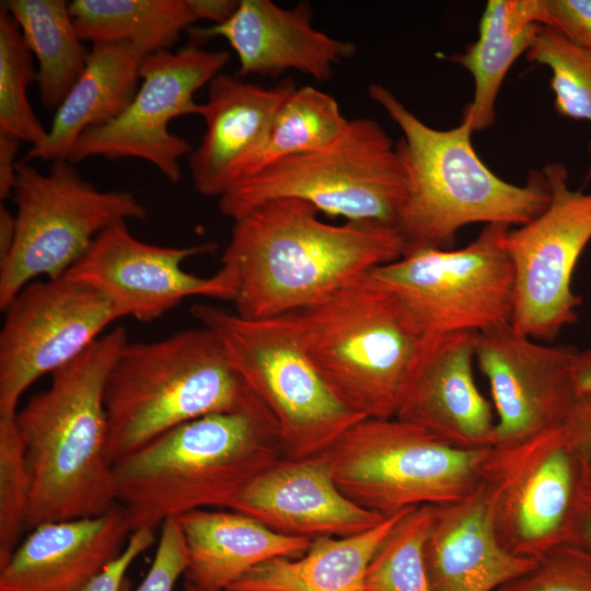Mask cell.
<instances>
[{
    "label": "cell",
    "mask_w": 591,
    "mask_h": 591,
    "mask_svg": "<svg viewBox=\"0 0 591 591\" xmlns=\"http://www.w3.org/2000/svg\"><path fill=\"white\" fill-rule=\"evenodd\" d=\"M298 198L269 200L233 220L219 271L235 313L250 320L305 309L351 280L404 255L396 228L332 224Z\"/></svg>",
    "instance_id": "obj_1"
},
{
    "label": "cell",
    "mask_w": 591,
    "mask_h": 591,
    "mask_svg": "<svg viewBox=\"0 0 591 591\" xmlns=\"http://www.w3.org/2000/svg\"><path fill=\"white\" fill-rule=\"evenodd\" d=\"M127 343L124 327L101 336L16 413L32 482L27 526L100 515L117 503L104 396Z\"/></svg>",
    "instance_id": "obj_2"
},
{
    "label": "cell",
    "mask_w": 591,
    "mask_h": 591,
    "mask_svg": "<svg viewBox=\"0 0 591 591\" xmlns=\"http://www.w3.org/2000/svg\"><path fill=\"white\" fill-rule=\"evenodd\" d=\"M283 459L276 424L262 403L182 424L112 465L116 501L131 532L170 517L230 508Z\"/></svg>",
    "instance_id": "obj_3"
},
{
    "label": "cell",
    "mask_w": 591,
    "mask_h": 591,
    "mask_svg": "<svg viewBox=\"0 0 591 591\" xmlns=\"http://www.w3.org/2000/svg\"><path fill=\"white\" fill-rule=\"evenodd\" d=\"M368 93L403 135L396 147L406 173V198L396 230L404 255L450 250L457 231L473 223L523 225L547 207L551 195L542 171L532 170L525 185L508 183L479 159L467 124L436 129L383 84L371 83Z\"/></svg>",
    "instance_id": "obj_4"
},
{
    "label": "cell",
    "mask_w": 591,
    "mask_h": 591,
    "mask_svg": "<svg viewBox=\"0 0 591 591\" xmlns=\"http://www.w3.org/2000/svg\"><path fill=\"white\" fill-rule=\"evenodd\" d=\"M104 402L112 465L182 424L260 403L205 326L127 343L107 376Z\"/></svg>",
    "instance_id": "obj_5"
},
{
    "label": "cell",
    "mask_w": 591,
    "mask_h": 591,
    "mask_svg": "<svg viewBox=\"0 0 591 591\" xmlns=\"http://www.w3.org/2000/svg\"><path fill=\"white\" fill-rule=\"evenodd\" d=\"M289 315L346 406L363 418L395 417L425 335L393 290L369 271Z\"/></svg>",
    "instance_id": "obj_6"
},
{
    "label": "cell",
    "mask_w": 591,
    "mask_h": 591,
    "mask_svg": "<svg viewBox=\"0 0 591 591\" xmlns=\"http://www.w3.org/2000/svg\"><path fill=\"white\" fill-rule=\"evenodd\" d=\"M190 313L216 335L234 369L273 417L283 457L321 454L364 419L327 385L289 314L250 320L213 304H195Z\"/></svg>",
    "instance_id": "obj_7"
},
{
    "label": "cell",
    "mask_w": 591,
    "mask_h": 591,
    "mask_svg": "<svg viewBox=\"0 0 591 591\" xmlns=\"http://www.w3.org/2000/svg\"><path fill=\"white\" fill-rule=\"evenodd\" d=\"M298 198L351 222L396 228L406 198V173L396 143L370 117L349 119L325 149L279 161L219 198L232 220L269 200Z\"/></svg>",
    "instance_id": "obj_8"
},
{
    "label": "cell",
    "mask_w": 591,
    "mask_h": 591,
    "mask_svg": "<svg viewBox=\"0 0 591 591\" xmlns=\"http://www.w3.org/2000/svg\"><path fill=\"white\" fill-rule=\"evenodd\" d=\"M487 449H456L392 417L358 421L324 453L348 499L390 517L472 494L482 484L480 462Z\"/></svg>",
    "instance_id": "obj_9"
},
{
    "label": "cell",
    "mask_w": 591,
    "mask_h": 591,
    "mask_svg": "<svg viewBox=\"0 0 591 591\" xmlns=\"http://www.w3.org/2000/svg\"><path fill=\"white\" fill-rule=\"evenodd\" d=\"M12 198L15 239L0 263L2 311L36 277H63L111 224L148 215L132 193L99 189L67 159L51 161L47 173L18 161Z\"/></svg>",
    "instance_id": "obj_10"
},
{
    "label": "cell",
    "mask_w": 591,
    "mask_h": 591,
    "mask_svg": "<svg viewBox=\"0 0 591 591\" xmlns=\"http://www.w3.org/2000/svg\"><path fill=\"white\" fill-rule=\"evenodd\" d=\"M509 229L486 224L465 247L416 251L370 273L403 301L425 337L511 323L514 271L503 243Z\"/></svg>",
    "instance_id": "obj_11"
},
{
    "label": "cell",
    "mask_w": 591,
    "mask_h": 591,
    "mask_svg": "<svg viewBox=\"0 0 591 591\" xmlns=\"http://www.w3.org/2000/svg\"><path fill=\"white\" fill-rule=\"evenodd\" d=\"M590 467L564 428L488 448L480 480L501 546L514 556L537 559L566 542L573 502Z\"/></svg>",
    "instance_id": "obj_12"
},
{
    "label": "cell",
    "mask_w": 591,
    "mask_h": 591,
    "mask_svg": "<svg viewBox=\"0 0 591 591\" xmlns=\"http://www.w3.org/2000/svg\"><path fill=\"white\" fill-rule=\"evenodd\" d=\"M542 172L551 195L547 207L509 229L503 243L514 271L511 324L533 339L549 341L578 318L580 300L571 279L591 241V193L569 187L561 162H551Z\"/></svg>",
    "instance_id": "obj_13"
},
{
    "label": "cell",
    "mask_w": 591,
    "mask_h": 591,
    "mask_svg": "<svg viewBox=\"0 0 591 591\" xmlns=\"http://www.w3.org/2000/svg\"><path fill=\"white\" fill-rule=\"evenodd\" d=\"M227 50H207L190 43L176 51L148 55L140 68L142 82L125 111L112 121L85 130L68 160L92 157L138 158L154 165L173 184L182 179L181 160L192 144L169 129L176 117L198 115L195 93L208 85L230 61Z\"/></svg>",
    "instance_id": "obj_14"
},
{
    "label": "cell",
    "mask_w": 591,
    "mask_h": 591,
    "mask_svg": "<svg viewBox=\"0 0 591 591\" xmlns=\"http://www.w3.org/2000/svg\"><path fill=\"white\" fill-rule=\"evenodd\" d=\"M0 332V417L16 416L38 378L81 355L121 311L93 287L67 277L32 281L4 310Z\"/></svg>",
    "instance_id": "obj_15"
},
{
    "label": "cell",
    "mask_w": 591,
    "mask_h": 591,
    "mask_svg": "<svg viewBox=\"0 0 591 591\" xmlns=\"http://www.w3.org/2000/svg\"><path fill=\"white\" fill-rule=\"evenodd\" d=\"M475 360L498 415L494 445L564 427L580 393L584 352L538 344L507 323L477 332Z\"/></svg>",
    "instance_id": "obj_16"
},
{
    "label": "cell",
    "mask_w": 591,
    "mask_h": 591,
    "mask_svg": "<svg viewBox=\"0 0 591 591\" xmlns=\"http://www.w3.org/2000/svg\"><path fill=\"white\" fill-rule=\"evenodd\" d=\"M215 248L212 242L185 247L149 244L120 220L96 236L65 277L95 288L124 316L152 322L189 297L232 301V288L221 271L205 278L183 269L187 258Z\"/></svg>",
    "instance_id": "obj_17"
},
{
    "label": "cell",
    "mask_w": 591,
    "mask_h": 591,
    "mask_svg": "<svg viewBox=\"0 0 591 591\" xmlns=\"http://www.w3.org/2000/svg\"><path fill=\"white\" fill-rule=\"evenodd\" d=\"M476 335L426 336L395 415L461 450L487 449L495 441L493 409L474 378Z\"/></svg>",
    "instance_id": "obj_18"
},
{
    "label": "cell",
    "mask_w": 591,
    "mask_h": 591,
    "mask_svg": "<svg viewBox=\"0 0 591 591\" xmlns=\"http://www.w3.org/2000/svg\"><path fill=\"white\" fill-rule=\"evenodd\" d=\"M188 31L195 44L213 37L225 39L239 59L237 77H278L293 70L326 81L336 66L357 51L354 43L314 27L308 2L285 9L270 0H240L225 22Z\"/></svg>",
    "instance_id": "obj_19"
},
{
    "label": "cell",
    "mask_w": 591,
    "mask_h": 591,
    "mask_svg": "<svg viewBox=\"0 0 591 591\" xmlns=\"http://www.w3.org/2000/svg\"><path fill=\"white\" fill-rule=\"evenodd\" d=\"M296 89L291 79L273 88L225 72L211 80L198 114L205 132L188 155L193 185L199 194L220 198L244 181L276 114Z\"/></svg>",
    "instance_id": "obj_20"
},
{
    "label": "cell",
    "mask_w": 591,
    "mask_h": 591,
    "mask_svg": "<svg viewBox=\"0 0 591 591\" xmlns=\"http://www.w3.org/2000/svg\"><path fill=\"white\" fill-rule=\"evenodd\" d=\"M229 509L277 533L310 541L360 534L387 518L361 508L339 490L324 452L305 459H281Z\"/></svg>",
    "instance_id": "obj_21"
},
{
    "label": "cell",
    "mask_w": 591,
    "mask_h": 591,
    "mask_svg": "<svg viewBox=\"0 0 591 591\" xmlns=\"http://www.w3.org/2000/svg\"><path fill=\"white\" fill-rule=\"evenodd\" d=\"M131 533L119 503L100 515L39 524L0 567V591H82Z\"/></svg>",
    "instance_id": "obj_22"
},
{
    "label": "cell",
    "mask_w": 591,
    "mask_h": 591,
    "mask_svg": "<svg viewBox=\"0 0 591 591\" xmlns=\"http://www.w3.org/2000/svg\"><path fill=\"white\" fill-rule=\"evenodd\" d=\"M424 560L432 591H496L536 563L498 542L483 483L457 501L433 506Z\"/></svg>",
    "instance_id": "obj_23"
},
{
    "label": "cell",
    "mask_w": 591,
    "mask_h": 591,
    "mask_svg": "<svg viewBox=\"0 0 591 591\" xmlns=\"http://www.w3.org/2000/svg\"><path fill=\"white\" fill-rule=\"evenodd\" d=\"M178 521L187 557L185 582L209 591L225 590L264 561L301 557L312 542L277 533L235 510L194 509Z\"/></svg>",
    "instance_id": "obj_24"
},
{
    "label": "cell",
    "mask_w": 591,
    "mask_h": 591,
    "mask_svg": "<svg viewBox=\"0 0 591 591\" xmlns=\"http://www.w3.org/2000/svg\"><path fill=\"white\" fill-rule=\"evenodd\" d=\"M148 54L128 42L92 44L86 65L57 107L46 139L23 160L67 159L79 137L105 125L130 104L139 89L140 68Z\"/></svg>",
    "instance_id": "obj_25"
},
{
    "label": "cell",
    "mask_w": 591,
    "mask_h": 591,
    "mask_svg": "<svg viewBox=\"0 0 591 591\" xmlns=\"http://www.w3.org/2000/svg\"><path fill=\"white\" fill-rule=\"evenodd\" d=\"M406 510L360 534L315 538L301 557L264 561L225 591H366L373 555Z\"/></svg>",
    "instance_id": "obj_26"
},
{
    "label": "cell",
    "mask_w": 591,
    "mask_h": 591,
    "mask_svg": "<svg viewBox=\"0 0 591 591\" xmlns=\"http://www.w3.org/2000/svg\"><path fill=\"white\" fill-rule=\"evenodd\" d=\"M541 26L540 0H489L477 39L464 53L447 57L473 77L474 95L462 116L473 132L494 125L503 79L512 63L528 51Z\"/></svg>",
    "instance_id": "obj_27"
},
{
    "label": "cell",
    "mask_w": 591,
    "mask_h": 591,
    "mask_svg": "<svg viewBox=\"0 0 591 591\" xmlns=\"http://www.w3.org/2000/svg\"><path fill=\"white\" fill-rule=\"evenodd\" d=\"M36 59L38 96L46 109H57L82 73L89 57L65 0H5Z\"/></svg>",
    "instance_id": "obj_28"
},
{
    "label": "cell",
    "mask_w": 591,
    "mask_h": 591,
    "mask_svg": "<svg viewBox=\"0 0 591 591\" xmlns=\"http://www.w3.org/2000/svg\"><path fill=\"white\" fill-rule=\"evenodd\" d=\"M69 10L83 43L128 42L148 54L169 49L198 21L189 0H73Z\"/></svg>",
    "instance_id": "obj_29"
},
{
    "label": "cell",
    "mask_w": 591,
    "mask_h": 591,
    "mask_svg": "<svg viewBox=\"0 0 591 591\" xmlns=\"http://www.w3.org/2000/svg\"><path fill=\"white\" fill-rule=\"evenodd\" d=\"M348 123L334 96L312 85L297 88L276 114L266 143L243 182L279 161L325 149Z\"/></svg>",
    "instance_id": "obj_30"
},
{
    "label": "cell",
    "mask_w": 591,
    "mask_h": 591,
    "mask_svg": "<svg viewBox=\"0 0 591 591\" xmlns=\"http://www.w3.org/2000/svg\"><path fill=\"white\" fill-rule=\"evenodd\" d=\"M433 505L406 510L375 551L366 573V591H432L424 545Z\"/></svg>",
    "instance_id": "obj_31"
},
{
    "label": "cell",
    "mask_w": 591,
    "mask_h": 591,
    "mask_svg": "<svg viewBox=\"0 0 591 591\" xmlns=\"http://www.w3.org/2000/svg\"><path fill=\"white\" fill-rule=\"evenodd\" d=\"M36 81L33 55L15 20L0 10V132L28 143L40 144L47 131L34 113L27 88Z\"/></svg>",
    "instance_id": "obj_32"
},
{
    "label": "cell",
    "mask_w": 591,
    "mask_h": 591,
    "mask_svg": "<svg viewBox=\"0 0 591 591\" xmlns=\"http://www.w3.org/2000/svg\"><path fill=\"white\" fill-rule=\"evenodd\" d=\"M525 57L551 70L556 112L561 117L587 120L591 126V50L542 25ZM588 153L590 164L584 184L591 181V137Z\"/></svg>",
    "instance_id": "obj_33"
},
{
    "label": "cell",
    "mask_w": 591,
    "mask_h": 591,
    "mask_svg": "<svg viewBox=\"0 0 591 591\" xmlns=\"http://www.w3.org/2000/svg\"><path fill=\"white\" fill-rule=\"evenodd\" d=\"M32 482L16 416L0 417V567L27 526Z\"/></svg>",
    "instance_id": "obj_34"
},
{
    "label": "cell",
    "mask_w": 591,
    "mask_h": 591,
    "mask_svg": "<svg viewBox=\"0 0 591 591\" xmlns=\"http://www.w3.org/2000/svg\"><path fill=\"white\" fill-rule=\"evenodd\" d=\"M496 591H591V553L563 542L541 555L532 569Z\"/></svg>",
    "instance_id": "obj_35"
},
{
    "label": "cell",
    "mask_w": 591,
    "mask_h": 591,
    "mask_svg": "<svg viewBox=\"0 0 591 591\" xmlns=\"http://www.w3.org/2000/svg\"><path fill=\"white\" fill-rule=\"evenodd\" d=\"M186 567V547L178 515L170 517L161 525L154 558L143 580L136 589L125 580L119 591H173Z\"/></svg>",
    "instance_id": "obj_36"
},
{
    "label": "cell",
    "mask_w": 591,
    "mask_h": 591,
    "mask_svg": "<svg viewBox=\"0 0 591 591\" xmlns=\"http://www.w3.org/2000/svg\"><path fill=\"white\" fill-rule=\"evenodd\" d=\"M541 24L591 50V0H540Z\"/></svg>",
    "instance_id": "obj_37"
},
{
    "label": "cell",
    "mask_w": 591,
    "mask_h": 591,
    "mask_svg": "<svg viewBox=\"0 0 591 591\" xmlns=\"http://www.w3.org/2000/svg\"><path fill=\"white\" fill-rule=\"evenodd\" d=\"M154 540L153 530L132 532L120 556L106 566L82 591H119L131 564L151 547Z\"/></svg>",
    "instance_id": "obj_38"
},
{
    "label": "cell",
    "mask_w": 591,
    "mask_h": 591,
    "mask_svg": "<svg viewBox=\"0 0 591 591\" xmlns=\"http://www.w3.org/2000/svg\"><path fill=\"white\" fill-rule=\"evenodd\" d=\"M567 541L591 553V467L586 473L573 502Z\"/></svg>",
    "instance_id": "obj_39"
},
{
    "label": "cell",
    "mask_w": 591,
    "mask_h": 591,
    "mask_svg": "<svg viewBox=\"0 0 591 591\" xmlns=\"http://www.w3.org/2000/svg\"><path fill=\"white\" fill-rule=\"evenodd\" d=\"M21 140L0 132V199L5 200L12 197L16 178V155L20 150Z\"/></svg>",
    "instance_id": "obj_40"
},
{
    "label": "cell",
    "mask_w": 591,
    "mask_h": 591,
    "mask_svg": "<svg viewBox=\"0 0 591 591\" xmlns=\"http://www.w3.org/2000/svg\"><path fill=\"white\" fill-rule=\"evenodd\" d=\"M189 2L197 20H208L213 25L229 20L239 5L236 0H189Z\"/></svg>",
    "instance_id": "obj_41"
},
{
    "label": "cell",
    "mask_w": 591,
    "mask_h": 591,
    "mask_svg": "<svg viewBox=\"0 0 591 591\" xmlns=\"http://www.w3.org/2000/svg\"><path fill=\"white\" fill-rule=\"evenodd\" d=\"M15 239V216L7 208L0 206V263L9 255Z\"/></svg>",
    "instance_id": "obj_42"
},
{
    "label": "cell",
    "mask_w": 591,
    "mask_h": 591,
    "mask_svg": "<svg viewBox=\"0 0 591 591\" xmlns=\"http://www.w3.org/2000/svg\"><path fill=\"white\" fill-rule=\"evenodd\" d=\"M183 588H184V591H209V590L200 589V588H198L196 586H193V584H190L188 582H184ZM222 591H225V590H222Z\"/></svg>",
    "instance_id": "obj_43"
},
{
    "label": "cell",
    "mask_w": 591,
    "mask_h": 591,
    "mask_svg": "<svg viewBox=\"0 0 591 591\" xmlns=\"http://www.w3.org/2000/svg\"><path fill=\"white\" fill-rule=\"evenodd\" d=\"M586 354H587V357H588L589 361L591 362V349L588 350Z\"/></svg>",
    "instance_id": "obj_44"
}]
</instances>
